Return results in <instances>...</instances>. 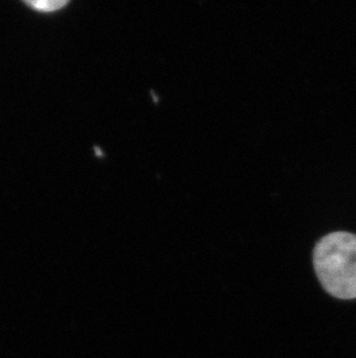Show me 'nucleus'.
<instances>
[{"label":"nucleus","mask_w":356,"mask_h":358,"mask_svg":"<svg viewBox=\"0 0 356 358\" xmlns=\"http://www.w3.org/2000/svg\"><path fill=\"white\" fill-rule=\"evenodd\" d=\"M313 267L327 294L338 299L356 298V234L336 231L318 240Z\"/></svg>","instance_id":"nucleus-1"},{"label":"nucleus","mask_w":356,"mask_h":358,"mask_svg":"<svg viewBox=\"0 0 356 358\" xmlns=\"http://www.w3.org/2000/svg\"><path fill=\"white\" fill-rule=\"evenodd\" d=\"M26 3L40 12H54V10H61V7L66 6L68 1H65V0H35V1H27Z\"/></svg>","instance_id":"nucleus-2"}]
</instances>
